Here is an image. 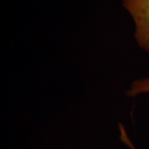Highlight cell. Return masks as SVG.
<instances>
[{
  "instance_id": "obj_1",
  "label": "cell",
  "mask_w": 149,
  "mask_h": 149,
  "mask_svg": "<svg viewBox=\"0 0 149 149\" xmlns=\"http://www.w3.org/2000/svg\"><path fill=\"white\" fill-rule=\"evenodd\" d=\"M122 4L133 18L136 42L149 53V0H122Z\"/></svg>"
},
{
  "instance_id": "obj_2",
  "label": "cell",
  "mask_w": 149,
  "mask_h": 149,
  "mask_svg": "<svg viewBox=\"0 0 149 149\" xmlns=\"http://www.w3.org/2000/svg\"><path fill=\"white\" fill-rule=\"evenodd\" d=\"M141 94H149V77L133 81L128 91L129 96H136Z\"/></svg>"
}]
</instances>
